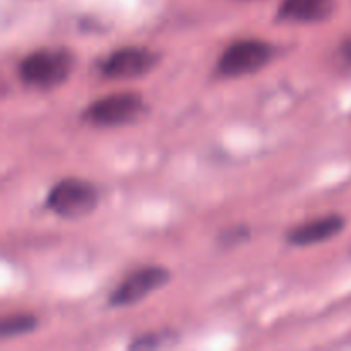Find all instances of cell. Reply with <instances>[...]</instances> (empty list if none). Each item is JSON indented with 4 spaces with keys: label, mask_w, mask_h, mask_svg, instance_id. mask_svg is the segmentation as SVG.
I'll return each instance as SVG.
<instances>
[{
    "label": "cell",
    "mask_w": 351,
    "mask_h": 351,
    "mask_svg": "<svg viewBox=\"0 0 351 351\" xmlns=\"http://www.w3.org/2000/svg\"><path fill=\"white\" fill-rule=\"evenodd\" d=\"M74 55L65 48L33 51L19 65V75L24 84L38 89H53L65 82L74 69Z\"/></svg>",
    "instance_id": "cell-1"
},
{
    "label": "cell",
    "mask_w": 351,
    "mask_h": 351,
    "mask_svg": "<svg viewBox=\"0 0 351 351\" xmlns=\"http://www.w3.org/2000/svg\"><path fill=\"white\" fill-rule=\"evenodd\" d=\"M98 206V191L81 178H65L53 185L47 197V208L60 218H82Z\"/></svg>",
    "instance_id": "cell-2"
},
{
    "label": "cell",
    "mask_w": 351,
    "mask_h": 351,
    "mask_svg": "<svg viewBox=\"0 0 351 351\" xmlns=\"http://www.w3.org/2000/svg\"><path fill=\"white\" fill-rule=\"evenodd\" d=\"M274 50L261 40H240L230 45L218 60V74L223 77H242L266 67Z\"/></svg>",
    "instance_id": "cell-3"
},
{
    "label": "cell",
    "mask_w": 351,
    "mask_h": 351,
    "mask_svg": "<svg viewBox=\"0 0 351 351\" xmlns=\"http://www.w3.org/2000/svg\"><path fill=\"white\" fill-rule=\"evenodd\" d=\"M144 108L143 98L136 93H117L93 101L86 108L84 120L98 127H120L139 120Z\"/></svg>",
    "instance_id": "cell-4"
},
{
    "label": "cell",
    "mask_w": 351,
    "mask_h": 351,
    "mask_svg": "<svg viewBox=\"0 0 351 351\" xmlns=\"http://www.w3.org/2000/svg\"><path fill=\"white\" fill-rule=\"evenodd\" d=\"M168 280H170V273L165 267H143V269L136 271L129 278H125L113 290V293L108 298L110 305L112 307H129V305L137 304V302L144 300L149 293L156 291L158 288L165 287Z\"/></svg>",
    "instance_id": "cell-5"
},
{
    "label": "cell",
    "mask_w": 351,
    "mask_h": 351,
    "mask_svg": "<svg viewBox=\"0 0 351 351\" xmlns=\"http://www.w3.org/2000/svg\"><path fill=\"white\" fill-rule=\"evenodd\" d=\"M160 55L149 48L127 47L113 51L103 60L101 72L110 79H136L143 77L156 67Z\"/></svg>",
    "instance_id": "cell-6"
},
{
    "label": "cell",
    "mask_w": 351,
    "mask_h": 351,
    "mask_svg": "<svg viewBox=\"0 0 351 351\" xmlns=\"http://www.w3.org/2000/svg\"><path fill=\"white\" fill-rule=\"evenodd\" d=\"M345 230V218L339 215H328L322 218L298 225L288 233V242L297 247H308L331 240Z\"/></svg>",
    "instance_id": "cell-7"
},
{
    "label": "cell",
    "mask_w": 351,
    "mask_h": 351,
    "mask_svg": "<svg viewBox=\"0 0 351 351\" xmlns=\"http://www.w3.org/2000/svg\"><path fill=\"white\" fill-rule=\"evenodd\" d=\"M336 0H283L278 19L288 23H322L332 16Z\"/></svg>",
    "instance_id": "cell-8"
},
{
    "label": "cell",
    "mask_w": 351,
    "mask_h": 351,
    "mask_svg": "<svg viewBox=\"0 0 351 351\" xmlns=\"http://www.w3.org/2000/svg\"><path fill=\"white\" fill-rule=\"evenodd\" d=\"M38 326V319L31 314H17L5 317L0 322V336L3 339L16 338V336L27 335L34 331Z\"/></svg>",
    "instance_id": "cell-9"
},
{
    "label": "cell",
    "mask_w": 351,
    "mask_h": 351,
    "mask_svg": "<svg viewBox=\"0 0 351 351\" xmlns=\"http://www.w3.org/2000/svg\"><path fill=\"white\" fill-rule=\"evenodd\" d=\"M343 53H345V57L351 62V40H348L345 45H343Z\"/></svg>",
    "instance_id": "cell-10"
}]
</instances>
